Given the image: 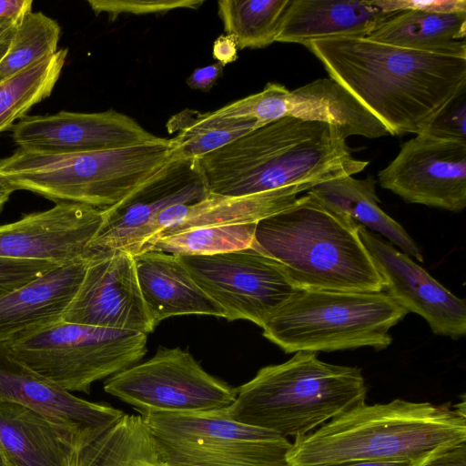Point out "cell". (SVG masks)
I'll use <instances>...</instances> for the list:
<instances>
[{"mask_svg": "<svg viewBox=\"0 0 466 466\" xmlns=\"http://www.w3.org/2000/svg\"><path fill=\"white\" fill-rule=\"evenodd\" d=\"M420 133L444 140L466 142V85L434 114Z\"/></svg>", "mask_w": 466, "mask_h": 466, "instance_id": "cell-33", "label": "cell"}, {"mask_svg": "<svg viewBox=\"0 0 466 466\" xmlns=\"http://www.w3.org/2000/svg\"><path fill=\"white\" fill-rule=\"evenodd\" d=\"M141 416L169 466H289L287 438L234 421L222 411H148Z\"/></svg>", "mask_w": 466, "mask_h": 466, "instance_id": "cell-9", "label": "cell"}, {"mask_svg": "<svg viewBox=\"0 0 466 466\" xmlns=\"http://www.w3.org/2000/svg\"><path fill=\"white\" fill-rule=\"evenodd\" d=\"M177 256L229 321L247 319L262 328L299 289L281 264L253 248L209 256Z\"/></svg>", "mask_w": 466, "mask_h": 466, "instance_id": "cell-11", "label": "cell"}, {"mask_svg": "<svg viewBox=\"0 0 466 466\" xmlns=\"http://www.w3.org/2000/svg\"><path fill=\"white\" fill-rule=\"evenodd\" d=\"M407 313L383 291L299 289L267 320L263 336L286 353L382 350Z\"/></svg>", "mask_w": 466, "mask_h": 466, "instance_id": "cell-7", "label": "cell"}, {"mask_svg": "<svg viewBox=\"0 0 466 466\" xmlns=\"http://www.w3.org/2000/svg\"><path fill=\"white\" fill-rule=\"evenodd\" d=\"M0 402L33 410L63 435L74 452L84 449L125 414L107 403L73 395L15 359L0 341Z\"/></svg>", "mask_w": 466, "mask_h": 466, "instance_id": "cell-12", "label": "cell"}, {"mask_svg": "<svg viewBox=\"0 0 466 466\" xmlns=\"http://www.w3.org/2000/svg\"><path fill=\"white\" fill-rule=\"evenodd\" d=\"M133 258L139 289L155 326L181 315L225 318L223 309L199 288L177 255L147 250Z\"/></svg>", "mask_w": 466, "mask_h": 466, "instance_id": "cell-23", "label": "cell"}, {"mask_svg": "<svg viewBox=\"0 0 466 466\" xmlns=\"http://www.w3.org/2000/svg\"><path fill=\"white\" fill-rule=\"evenodd\" d=\"M174 158L171 138L91 152L49 153L18 147L0 159V175L16 190L31 191L56 203L106 209L121 202Z\"/></svg>", "mask_w": 466, "mask_h": 466, "instance_id": "cell-6", "label": "cell"}, {"mask_svg": "<svg viewBox=\"0 0 466 466\" xmlns=\"http://www.w3.org/2000/svg\"><path fill=\"white\" fill-rule=\"evenodd\" d=\"M57 266L48 261L0 258V294L16 289Z\"/></svg>", "mask_w": 466, "mask_h": 466, "instance_id": "cell-35", "label": "cell"}, {"mask_svg": "<svg viewBox=\"0 0 466 466\" xmlns=\"http://www.w3.org/2000/svg\"><path fill=\"white\" fill-rule=\"evenodd\" d=\"M147 339L141 332L61 320L5 342L15 359L50 381L88 394L94 382L137 364Z\"/></svg>", "mask_w": 466, "mask_h": 466, "instance_id": "cell-8", "label": "cell"}, {"mask_svg": "<svg viewBox=\"0 0 466 466\" xmlns=\"http://www.w3.org/2000/svg\"><path fill=\"white\" fill-rule=\"evenodd\" d=\"M195 160L174 158L160 172L116 205L103 209L102 222L86 255L121 250L139 253L146 231L163 210L208 195Z\"/></svg>", "mask_w": 466, "mask_h": 466, "instance_id": "cell-14", "label": "cell"}, {"mask_svg": "<svg viewBox=\"0 0 466 466\" xmlns=\"http://www.w3.org/2000/svg\"><path fill=\"white\" fill-rule=\"evenodd\" d=\"M378 180L409 203L461 212L466 208V142L418 133L378 172Z\"/></svg>", "mask_w": 466, "mask_h": 466, "instance_id": "cell-13", "label": "cell"}, {"mask_svg": "<svg viewBox=\"0 0 466 466\" xmlns=\"http://www.w3.org/2000/svg\"><path fill=\"white\" fill-rule=\"evenodd\" d=\"M312 187L311 184H300L238 197L209 193L198 202L175 205L163 210L148 226L140 252L157 238L188 228L258 223L288 208L300 192Z\"/></svg>", "mask_w": 466, "mask_h": 466, "instance_id": "cell-21", "label": "cell"}, {"mask_svg": "<svg viewBox=\"0 0 466 466\" xmlns=\"http://www.w3.org/2000/svg\"><path fill=\"white\" fill-rule=\"evenodd\" d=\"M104 390L140 415L216 413L230 407L237 397V388L208 373L187 350L164 346L147 361L107 378Z\"/></svg>", "mask_w": 466, "mask_h": 466, "instance_id": "cell-10", "label": "cell"}, {"mask_svg": "<svg viewBox=\"0 0 466 466\" xmlns=\"http://www.w3.org/2000/svg\"><path fill=\"white\" fill-rule=\"evenodd\" d=\"M0 466H5L1 454H0Z\"/></svg>", "mask_w": 466, "mask_h": 466, "instance_id": "cell-44", "label": "cell"}, {"mask_svg": "<svg viewBox=\"0 0 466 466\" xmlns=\"http://www.w3.org/2000/svg\"><path fill=\"white\" fill-rule=\"evenodd\" d=\"M238 45L229 35H219L214 42L212 55L223 66L234 62L238 58Z\"/></svg>", "mask_w": 466, "mask_h": 466, "instance_id": "cell-38", "label": "cell"}, {"mask_svg": "<svg viewBox=\"0 0 466 466\" xmlns=\"http://www.w3.org/2000/svg\"><path fill=\"white\" fill-rule=\"evenodd\" d=\"M334 466H417L412 462L404 461H360L348 462Z\"/></svg>", "mask_w": 466, "mask_h": 466, "instance_id": "cell-42", "label": "cell"}, {"mask_svg": "<svg viewBox=\"0 0 466 466\" xmlns=\"http://www.w3.org/2000/svg\"><path fill=\"white\" fill-rule=\"evenodd\" d=\"M224 66L221 63L217 62L198 67L186 79V83L192 89L208 92L223 74Z\"/></svg>", "mask_w": 466, "mask_h": 466, "instance_id": "cell-37", "label": "cell"}, {"mask_svg": "<svg viewBox=\"0 0 466 466\" xmlns=\"http://www.w3.org/2000/svg\"><path fill=\"white\" fill-rule=\"evenodd\" d=\"M258 120L266 125L284 116L329 123L347 138L361 136L379 138L388 129L347 89L330 77L319 78L289 90L269 82L256 93Z\"/></svg>", "mask_w": 466, "mask_h": 466, "instance_id": "cell-19", "label": "cell"}, {"mask_svg": "<svg viewBox=\"0 0 466 466\" xmlns=\"http://www.w3.org/2000/svg\"><path fill=\"white\" fill-rule=\"evenodd\" d=\"M466 12L396 11L367 39L398 47L466 58Z\"/></svg>", "mask_w": 466, "mask_h": 466, "instance_id": "cell-25", "label": "cell"}, {"mask_svg": "<svg viewBox=\"0 0 466 466\" xmlns=\"http://www.w3.org/2000/svg\"><path fill=\"white\" fill-rule=\"evenodd\" d=\"M15 190L14 186L5 177L0 175V212L12 193Z\"/></svg>", "mask_w": 466, "mask_h": 466, "instance_id": "cell-43", "label": "cell"}, {"mask_svg": "<svg viewBox=\"0 0 466 466\" xmlns=\"http://www.w3.org/2000/svg\"><path fill=\"white\" fill-rule=\"evenodd\" d=\"M88 260L85 256L57 266L0 294V341L61 321L82 282Z\"/></svg>", "mask_w": 466, "mask_h": 466, "instance_id": "cell-20", "label": "cell"}, {"mask_svg": "<svg viewBox=\"0 0 466 466\" xmlns=\"http://www.w3.org/2000/svg\"><path fill=\"white\" fill-rule=\"evenodd\" d=\"M19 22L12 19H0V63L10 48L13 36Z\"/></svg>", "mask_w": 466, "mask_h": 466, "instance_id": "cell-41", "label": "cell"}, {"mask_svg": "<svg viewBox=\"0 0 466 466\" xmlns=\"http://www.w3.org/2000/svg\"><path fill=\"white\" fill-rule=\"evenodd\" d=\"M95 14L106 13L110 21L120 14L166 13L178 8L198 9L204 0H88Z\"/></svg>", "mask_w": 466, "mask_h": 466, "instance_id": "cell-34", "label": "cell"}, {"mask_svg": "<svg viewBox=\"0 0 466 466\" xmlns=\"http://www.w3.org/2000/svg\"><path fill=\"white\" fill-rule=\"evenodd\" d=\"M70 466H169L141 415L124 414L92 443L72 452Z\"/></svg>", "mask_w": 466, "mask_h": 466, "instance_id": "cell-27", "label": "cell"}, {"mask_svg": "<svg viewBox=\"0 0 466 466\" xmlns=\"http://www.w3.org/2000/svg\"><path fill=\"white\" fill-rule=\"evenodd\" d=\"M466 442V411L396 399L362 401L319 429L295 438L289 466H334L360 461H404L423 466Z\"/></svg>", "mask_w": 466, "mask_h": 466, "instance_id": "cell-3", "label": "cell"}, {"mask_svg": "<svg viewBox=\"0 0 466 466\" xmlns=\"http://www.w3.org/2000/svg\"><path fill=\"white\" fill-rule=\"evenodd\" d=\"M67 49L0 81V132L14 126L36 104L48 97L65 66Z\"/></svg>", "mask_w": 466, "mask_h": 466, "instance_id": "cell-29", "label": "cell"}, {"mask_svg": "<svg viewBox=\"0 0 466 466\" xmlns=\"http://www.w3.org/2000/svg\"><path fill=\"white\" fill-rule=\"evenodd\" d=\"M373 176L357 179L350 175L334 177L313 186L308 191L331 208L350 217L357 223L376 230L420 262L423 256L402 226L379 206Z\"/></svg>", "mask_w": 466, "mask_h": 466, "instance_id": "cell-26", "label": "cell"}, {"mask_svg": "<svg viewBox=\"0 0 466 466\" xmlns=\"http://www.w3.org/2000/svg\"><path fill=\"white\" fill-rule=\"evenodd\" d=\"M289 0H220L218 15L238 49L262 48L276 42Z\"/></svg>", "mask_w": 466, "mask_h": 466, "instance_id": "cell-30", "label": "cell"}, {"mask_svg": "<svg viewBox=\"0 0 466 466\" xmlns=\"http://www.w3.org/2000/svg\"><path fill=\"white\" fill-rule=\"evenodd\" d=\"M259 127L255 121L224 119L212 111L188 108L172 116L167 123L168 133L177 132L171 138L173 157L183 160L198 158Z\"/></svg>", "mask_w": 466, "mask_h": 466, "instance_id": "cell-28", "label": "cell"}, {"mask_svg": "<svg viewBox=\"0 0 466 466\" xmlns=\"http://www.w3.org/2000/svg\"><path fill=\"white\" fill-rule=\"evenodd\" d=\"M32 0H0V19H21L32 11Z\"/></svg>", "mask_w": 466, "mask_h": 466, "instance_id": "cell-40", "label": "cell"}, {"mask_svg": "<svg viewBox=\"0 0 466 466\" xmlns=\"http://www.w3.org/2000/svg\"><path fill=\"white\" fill-rule=\"evenodd\" d=\"M395 12L383 11L374 1L289 0L276 42L304 46L316 40L364 38Z\"/></svg>", "mask_w": 466, "mask_h": 466, "instance_id": "cell-22", "label": "cell"}, {"mask_svg": "<svg viewBox=\"0 0 466 466\" xmlns=\"http://www.w3.org/2000/svg\"><path fill=\"white\" fill-rule=\"evenodd\" d=\"M72 452L46 418L25 406L0 402V454L5 466H70Z\"/></svg>", "mask_w": 466, "mask_h": 466, "instance_id": "cell-24", "label": "cell"}, {"mask_svg": "<svg viewBox=\"0 0 466 466\" xmlns=\"http://www.w3.org/2000/svg\"><path fill=\"white\" fill-rule=\"evenodd\" d=\"M366 394L360 369L298 351L283 363L258 370L237 388L235 401L222 412L234 421L297 438L365 401Z\"/></svg>", "mask_w": 466, "mask_h": 466, "instance_id": "cell-5", "label": "cell"}, {"mask_svg": "<svg viewBox=\"0 0 466 466\" xmlns=\"http://www.w3.org/2000/svg\"><path fill=\"white\" fill-rule=\"evenodd\" d=\"M423 466H466V442L440 453Z\"/></svg>", "mask_w": 466, "mask_h": 466, "instance_id": "cell-39", "label": "cell"}, {"mask_svg": "<svg viewBox=\"0 0 466 466\" xmlns=\"http://www.w3.org/2000/svg\"><path fill=\"white\" fill-rule=\"evenodd\" d=\"M330 78L347 89L389 131L418 134L464 85L466 58L411 50L367 38L304 45Z\"/></svg>", "mask_w": 466, "mask_h": 466, "instance_id": "cell-1", "label": "cell"}, {"mask_svg": "<svg viewBox=\"0 0 466 466\" xmlns=\"http://www.w3.org/2000/svg\"><path fill=\"white\" fill-rule=\"evenodd\" d=\"M208 193L247 196L361 172L335 126L284 116L194 159Z\"/></svg>", "mask_w": 466, "mask_h": 466, "instance_id": "cell-2", "label": "cell"}, {"mask_svg": "<svg viewBox=\"0 0 466 466\" xmlns=\"http://www.w3.org/2000/svg\"><path fill=\"white\" fill-rule=\"evenodd\" d=\"M257 223L204 226L159 237L142 251L209 256L251 248ZM141 251V252H142Z\"/></svg>", "mask_w": 466, "mask_h": 466, "instance_id": "cell-31", "label": "cell"}, {"mask_svg": "<svg viewBox=\"0 0 466 466\" xmlns=\"http://www.w3.org/2000/svg\"><path fill=\"white\" fill-rule=\"evenodd\" d=\"M360 239L385 293L408 312L422 317L434 334L460 339L466 333L465 300L456 297L409 256L359 224Z\"/></svg>", "mask_w": 466, "mask_h": 466, "instance_id": "cell-17", "label": "cell"}, {"mask_svg": "<svg viewBox=\"0 0 466 466\" xmlns=\"http://www.w3.org/2000/svg\"><path fill=\"white\" fill-rule=\"evenodd\" d=\"M385 12L420 9L431 12H466V1H374Z\"/></svg>", "mask_w": 466, "mask_h": 466, "instance_id": "cell-36", "label": "cell"}, {"mask_svg": "<svg viewBox=\"0 0 466 466\" xmlns=\"http://www.w3.org/2000/svg\"><path fill=\"white\" fill-rule=\"evenodd\" d=\"M12 137L18 147L49 153L109 150L164 139L114 109L25 116L12 127Z\"/></svg>", "mask_w": 466, "mask_h": 466, "instance_id": "cell-16", "label": "cell"}, {"mask_svg": "<svg viewBox=\"0 0 466 466\" xmlns=\"http://www.w3.org/2000/svg\"><path fill=\"white\" fill-rule=\"evenodd\" d=\"M103 209L57 202L46 210L0 225V258L64 265L85 257L102 222Z\"/></svg>", "mask_w": 466, "mask_h": 466, "instance_id": "cell-18", "label": "cell"}, {"mask_svg": "<svg viewBox=\"0 0 466 466\" xmlns=\"http://www.w3.org/2000/svg\"><path fill=\"white\" fill-rule=\"evenodd\" d=\"M85 256L89 260L84 278L62 320L147 335L153 331L133 255L112 250Z\"/></svg>", "mask_w": 466, "mask_h": 466, "instance_id": "cell-15", "label": "cell"}, {"mask_svg": "<svg viewBox=\"0 0 466 466\" xmlns=\"http://www.w3.org/2000/svg\"><path fill=\"white\" fill-rule=\"evenodd\" d=\"M58 23L42 12H29L18 23L10 48L0 63V81L56 53Z\"/></svg>", "mask_w": 466, "mask_h": 466, "instance_id": "cell-32", "label": "cell"}, {"mask_svg": "<svg viewBox=\"0 0 466 466\" xmlns=\"http://www.w3.org/2000/svg\"><path fill=\"white\" fill-rule=\"evenodd\" d=\"M251 248L277 260L303 289L380 292L382 279L359 223L308 193L257 223Z\"/></svg>", "mask_w": 466, "mask_h": 466, "instance_id": "cell-4", "label": "cell"}]
</instances>
